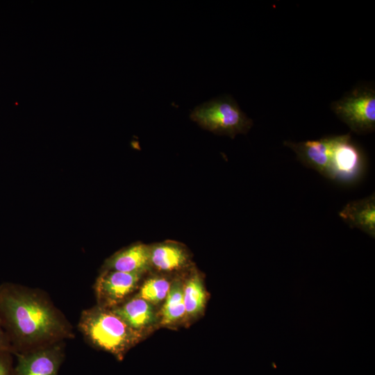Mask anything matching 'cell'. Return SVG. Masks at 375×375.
Instances as JSON below:
<instances>
[{"instance_id":"1","label":"cell","mask_w":375,"mask_h":375,"mask_svg":"<svg viewBox=\"0 0 375 375\" xmlns=\"http://www.w3.org/2000/svg\"><path fill=\"white\" fill-rule=\"evenodd\" d=\"M0 320L13 354L60 342L72 335L67 322L45 297L10 283L0 285Z\"/></svg>"},{"instance_id":"2","label":"cell","mask_w":375,"mask_h":375,"mask_svg":"<svg viewBox=\"0 0 375 375\" xmlns=\"http://www.w3.org/2000/svg\"><path fill=\"white\" fill-rule=\"evenodd\" d=\"M78 328L93 346L113 354L119 360L140 338L139 332L110 308L100 306L83 311Z\"/></svg>"},{"instance_id":"3","label":"cell","mask_w":375,"mask_h":375,"mask_svg":"<svg viewBox=\"0 0 375 375\" xmlns=\"http://www.w3.org/2000/svg\"><path fill=\"white\" fill-rule=\"evenodd\" d=\"M190 117L202 128L232 138L237 134L247 133L253 126L252 119L230 95L215 98L196 106Z\"/></svg>"},{"instance_id":"4","label":"cell","mask_w":375,"mask_h":375,"mask_svg":"<svg viewBox=\"0 0 375 375\" xmlns=\"http://www.w3.org/2000/svg\"><path fill=\"white\" fill-rule=\"evenodd\" d=\"M334 113L351 131L364 134L375 130V90L374 87L361 85L338 101L332 102Z\"/></svg>"},{"instance_id":"5","label":"cell","mask_w":375,"mask_h":375,"mask_svg":"<svg viewBox=\"0 0 375 375\" xmlns=\"http://www.w3.org/2000/svg\"><path fill=\"white\" fill-rule=\"evenodd\" d=\"M365 157L350 133L335 135L328 178L343 183L358 181L365 168Z\"/></svg>"},{"instance_id":"6","label":"cell","mask_w":375,"mask_h":375,"mask_svg":"<svg viewBox=\"0 0 375 375\" xmlns=\"http://www.w3.org/2000/svg\"><path fill=\"white\" fill-rule=\"evenodd\" d=\"M15 375H58L64 359L60 342L15 354Z\"/></svg>"},{"instance_id":"7","label":"cell","mask_w":375,"mask_h":375,"mask_svg":"<svg viewBox=\"0 0 375 375\" xmlns=\"http://www.w3.org/2000/svg\"><path fill=\"white\" fill-rule=\"evenodd\" d=\"M142 274L105 270L94 285L100 306L111 308L117 306L136 288Z\"/></svg>"},{"instance_id":"8","label":"cell","mask_w":375,"mask_h":375,"mask_svg":"<svg viewBox=\"0 0 375 375\" xmlns=\"http://www.w3.org/2000/svg\"><path fill=\"white\" fill-rule=\"evenodd\" d=\"M335 135L300 142L285 141L284 144L296 153L305 166L328 178L330 161Z\"/></svg>"},{"instance_id":"9","label":"cell","mask_w":375,"mask_h":375,"mask_svg":"<svg viewBox=\"0 0 375 375\" xmlns=\"http://www.w3.org/2000/svg\"><path fill=\"white\" fill-rule=\"evenodd\" d=\"M339 216L351 227L357 228L370 237H375V195L349 202Z\"/></svg>"},{"instance_id":"10","label":"cell","mask_w":375,"mask_h":375,"mask_svg":"<svg viewBox=\"0 0 375 375\" xmlns=\"http://www.w3.org/2000/svg\"><path fill=\"white\" fill-rule=\"evenodd\" d=\"M150 265V249L144 244H137L113 255L106 260L104 267L105 270L142 274Z\"/></svg>"},{"instance_id":"11","label":"cell","mask_w":375,"mask_h":375,"mask_svg":"<svg viewBox=\"0 0 375 375\" xmlns=\"http://www.w3.org/2000/svg\"><path fill=\"white\" fill-rule=\"evenodd\" d=\"M110 309L139 333L155 322V315L150 303L138 297Z\"/></svg>"},{"instance_id":"12","label":"cell","mask_w":375,"mask_h":375,"mask_svg":"<svg viewBox=\"0 0 375 375\" xmlns=\"http://www.w3.org/2000/svg\"><path fill=\"white\" fill-rule=\"evenodd\" d=\"M186 261L183 251L172 244H160L150 249V262L160 270L170 271L181 267Z\"/></svg>"},{"instance_id":"13","label":"cell","mask_w":375,"mask_h":375,"mask_svg":"<svg viewBox=\"0 0 375 375\" xmlns=\"http://www.w3.org/2000/svg\"><path fill=\"white\" fill-rule=\"evenodd\" d=\"M165 299L166 301L161 312V323L163 324L172 323L185 314L183 288L179 282H174L170 285Z\"/></svg>"},{"instance_id":"14","label":"cell","mask_w":375,"mask_h":375,"mask_svg":"<svg viewBox=\"0 0 375 375\" xmlns=\"http://www.w3.org/2000/svg\"><path fill=\"white\" fill-rule=\"evenodd\" d=\"M206 294L202 282L197 275L190 278L183 286L185 313L194 315L201 312L205 304Z\"/></svg>"},{"instance_id":"15","label":"cell","mask_w":375,"mask_h":375,"mask_svg":"<svg viewBox=\"0 0 375 375\" xmlns=\"http://www.w3.org/2000/svg\"><path fill=\"white\" fill-rule=\"evenodd\" d=\"M169 287L170 284L166 279L152 278L144 282L136 297L156 303L166 298Z\"/></svg>"},{"instance_id":"16","label":"cell","mask_w":375,"mask_h":375,"mask_svg":"<svg viewBox=\"0 0 375 375\" xmlns=\"http://www.w3.org/2000/svg\"><path fill=\"white\" fill-rule=\"evenodd\" d=\"M12 355L10 352H0V375H15Z\"/></svg>"},{"instance_id":"17","label":"cell","mask_w":375,"mask_h":375,"mask_svg":"<svg viewBox=\"0 0 375 375\" xmlns=\"http://www.w3.org/2000/svg\"><path fill=\"white\" fill-rule=\"evenodd\" d=\"M0 352H10L13 354V349L8 337L5 332L0 320Z\"/></svg>"}]
</instances>
